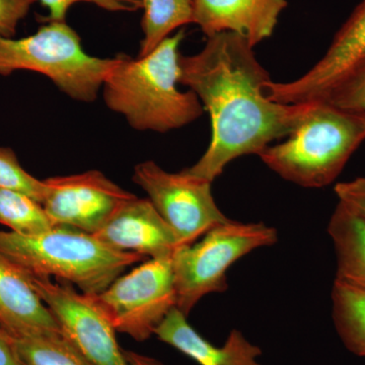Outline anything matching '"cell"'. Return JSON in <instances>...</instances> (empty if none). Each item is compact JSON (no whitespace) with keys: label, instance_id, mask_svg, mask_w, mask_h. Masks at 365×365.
Here are the masks:
<instances>
[{"label":"cell","instance_id":"1","mask_svg":"<svg viewBox=\"0 0 365 365\" xmlns=\"http://www.w3.org/2000/svg\"><path fill=\"white\" fill-rule=\"evenodd\" d=\"M179 83L188 86L210 115L212 135L202 158L185 172L212 182L235 158L259 155L294 130L304 104L273 102L264 91L270 81L253 46L237 34L208 38L202 51L179 58Z\"/></svg>","mask_w":365,"mask_h":365},{"label":"cell","instance_id":"2","mask_svg":"<svg viewBox=\"0 0 365 365\" xmlns=\"http://www.w3.org/2000/svg\"><path fill=\"white\" fill-rule=\"evenodd\" d=\"M181 30L167 38L150 54L115 57L103 83L106 105L126 118L136 130L167 132L186 126L203 114L194 91L182 93L179 83Z\"/></svg>","mask_w":365,"mask_h":365},{"label":"cell","instance_id":"3","mask_svg":"<svg viewBox=\"0 0 365 365\" xmlns=\"http://www.w3.org/2000/svg\"><path fill=\"white\" fill-rule=\"evenodd\" d=\"M0 256L24 272L54 277L91 294H101L127 268L148 259L67 227L34 235L0 232Z\"/></svg>","mask_w":365,"mask_h":365},{"label":"cell","instance_id":"4","mask_svg":"<svg viewBox=\"0 0 365 365\" xmlns=\"http://www.w3.org/2000/svg\"><path fill=\"white\" fill-rule=\"evenodd\" d=\"M287 141L268 146L259 157L283 179L306 187L328 186L365 140V118L326 101L307 103Z\"/></svg>","mask_w":365,"mask_h":365},{"label":"cell","instance_id":"5","mask_svg":"<svg viewBox=\"0 0 365 365\" xmlns=\"http://www.w3.org/2000/svg\"><path fill=\"white\" fill-rule=\"evenodd\" d=\"M114 58L88 55L81 40L66 21H48L21 39L0 36V76L28 71L44 74L72 98L93 102Z\"/></svg>","mask_w":365,"mask_h":365},{"label":"cell","instance_id":"6","mask_svg":"<svg viewBox=\"0 0 365 365\" xmlns=\"http://www.w3.org/2000/svg\"><path fill=\"white\" fill-rule=\"evenodd\" d=\"M202 237L201 241L178 247L172 256L176 307L187 317L205 295L227 292V273L232 264L278 241L277 230L265 223L232 220Z\"/></svg>","mask_w":365,"mask_h":365},{"label":"cell","instance_id":"7","mask_svg":"<svg viewBox=\"0 0 365 365\" xmlns=\"http://www.w3.org/2000/svg\"><path fill=\"white\" fill-rule=\"evenodd\" d=\"M96 297L116 332L126 334L137 342L150 339L176 307L172 258L143 262L119 276Z\"/></svg>","mask_w":365,"mask_h":365},{"label":"cell","instance_id":"8","mask_svg":"<svg viewBox=\"0 0 365 365\" xmlns=\"http://www.w3.org/2000/svg\"><path fill=\"white\" fill-rule=\"evenodd\" d=\"M132 180L174 230L179 247L193 244L211 228L230 220L216 205L212 182L184 170L174 174L155 162H143L136 165Z\"/></svg>","mask_w":365,"mask_h":365},{"label":"cell","instance_id":"9","mask_svg":"<svg viewBox=\"0 0 365 365\" xmlns=\"http://www.w3.org/2000/svg\"><path fill=\"white\" fill-rule=\"evenodd\" d=\"M26 273V272H25ZM61 329V332L91 365H129L116 330L96 294L78 292L69 283L26 273Z\"/></svg>","mask_w":365,"mask_h":365},{"label":"cell","instance_id":"10","mask_svg":"<svg viewBox=\"0 0 365 365\" xmlns=\"http://www.w3.org/2000/svg\"><path fill=\"white\" fill-rule=\"evenodd\" d=\"M42 205L56 227L95 235L135 195L98 170L44 180Z\"/></svg>","mask_w":365,"mask_h":365},{"label":"cell","instance_id":"11","mask_svg":"<svg viewBox=\"0 0 365 365\" xmlns=\"http://www.w3.org/2000/svg\"><path fill=\"white\" fill-rule=\"evenodd\" d=\"M364 61L365 0H361L313 68L289 83H274L270 79L264 83V91L271 101L281 104L323 101Z\"/></svg>","mask_w":365,"mask_h":365},{"label":"cell","instance_id":"12","mask_svg":"<svg viewBox=\"0 0 365 365\" xmlns=\"http://www.w3.org/2000/svg\"><path fill=\"white\" fill-rule=\"evenodd\" d=\"M93 235L110 248L133 252L150 259L172 258L179 247L174 230L150 199L138 197L122 206Z\"/></svg>","mask_w":365,"mask_h":365},{"label":"cell","instance_id":"13","mask_svg":"<svg viewBox=\"0 0 365 365\" xmlns=\"http://www.w3.org/2000/svg\"><path fill=\"white\" fill-rule=\"evenodd\" d=\"M287 0H194V24L207 36L237 34L252 46L271 37Z\"/></svg>","mask_w":365,"mask_h":365},{"label":"cell","instance_id":"14","mask_svg":"<svg viewBox=\"0 0 365 365\" xmlns=\"http://www.w3.org/2000/svg\"><path fill=\"white\" fill-rule=\"evenodd\" d=\"M0 328L13 336L62 334L26 274L0 256Z\"/></svg>","mask_w":365,"mask_h":365},{"label":"cell","instance_id":"15","mask_svg":"<svg viewBox=\"0 0 365 365\" xmlns=\"http://www.w3.org/2000/svg\"><path fill=\"white\" fill-rule=\"evenodd\" d=\"M155 335L200 365H262L257 361L262 354L260 348L239 330L230 333L222 347H215L192 328L187 316L176 307L163 319Z\"/></svg>","mask_w":365,"mask_h":365},{"label":"cell","instance_id":"16","mask_svg":"<svg viewBox=\"0 0 365 365\" xmlns=\"http://www.w3.org/2000/svg\"><path fill=\"white\" fill-rule=\"evenodd\" d=\"M336 257V279L365 289V220L338 204L328 225Z\"/></svg>","mask_w":365,"mask_h":365},{"label":"cell","instance_id":"17","mask_svg":"<svg viewBox=\"0 0 365 365\" xmlns=\"http://www.w3.org/2000/svg\"><path fill=\"white\" fill-rule=\"evenodd\" d=\"M333 321L345 347L365 357V289L345 281H334Z\"/></svg>","mask_w":365,"mask_h":365},{"label":"cell","instance_id":"18","mask_svg":"<svg viewBox=\"0 0 365 365\" xmlns=\"http://www.w3.org/2000/svg\"><path fill=\"white\" fill-rule=\"evenodd\" d=\"M144 37L138 57L153 52L180 26L194 23V0H141Z\"/></svg>","mask_w":365,"mask_h":365},{"label":"cell","instance_id":"19","mask_svg":"<svg viewBox=\"0 0 365 365\" xmlns=\"http://www.w3.org/2000/svg\"><path fill=\"white\" fill-rule=\"evenodd\" d=\"M7 335L21 365H91L63 334Z\"/></svg>","mask_w":365,"mask_h":365},{"label":"cell","instance_id":"20","mask_svg":"<svg viewBox=\"0 0 365 365\" xmlns=\"http://www.w3.org/2000/svg\"><path fill=\"white\" fill-rule=\"evenodd\" d=\"M0 225L23 235L43 234L56 227L42 204L14 190L0 188Z\"/></svg>","mask_w":365,"mask_h":365},{"label":"cell","instance_id":"21","mask_svg":"<svg viewBox=\"0 0 365 365\" xmlns=\"http://www.w3.org/2000/svg\"><path fill=\"white\" fill-rule=\"evenodd\" d=\"M0 188L21 192L40 204L44 201V180L41 181L29 174L9 148H0Z\"/></svg>","mask_w":365,"mask_h":365},{"label":"cell","instance_id":"22","mask_svg":"<svg viewBox=\"0 0 365 365\" xmlns=\"http://www.w3.org/2000/svg\"><path fill=\"white\" fill-rule=\"evenodd\" d=\"M323 101L365 118V61Z\"/></svg>","mask_w":365,"mask_h":365},{"label":"cell","instance_id":"23","mask_svg":"<svg viewBox=\"0 0 365 365\" xmlns=\"http://www.w3.org/2000/svg\"><path fill=\"white\" fill-rule=\"evenodd\" d=\"M49 11L47 21H66L67 11L78 2H90L110 11H135L143 9L141 0H40Z\"/></svg>","mask_w":365,"mask_h":365},{"label":"cell","instance_id":"24","mask_svg":"<svg viewBox=\"0 0 365 365\" xmlns=\"http://www.w3.org/2000/svg\"><path fill=\"white\" fill-rule=\"evenodd\" d=\"M37 0H0V36L13 38L19 23Z\"/></svg>","mask_w":365,"mask_h":365},{"label":"cell","instance_id":"25","mask_svg":"<svg viewBox=\"0 0 365 365\" xmlns=\"http://www.w3.org/2000/svg\"><path fill=\"white\" fill-rule=\"evenodd\" d=\"M334 190L339 203L365 220V177L338 182Z\"/></svg>","mask_w":365,"mask_h":365},{"label":"cell","instance_id":"26","mask_svg":"<svg viewBox=\"0 0 365 365\" xmlns=\"http://www.w3.org/2000/svg\"><path fill=\"white\" fill-rule=\"evenodd\" d=\"M0 365H21L9 335L0 328Z\"/></svg>","mask_w":365,"mask_h":365},{"label":"cell","instance_id":"27","mask_svg":"<svg viewBox=\"0 0 365 365\" xmlns=\"http://www.w3.org/2000/svg\"><path fill=\"white\" fill-rule=\"evenodd\" d=\"M124 355L129 365H165L158 359L133 351L124 350Z\"/></svg>","mask_w":365,"mask_h":365}]
</instances>
